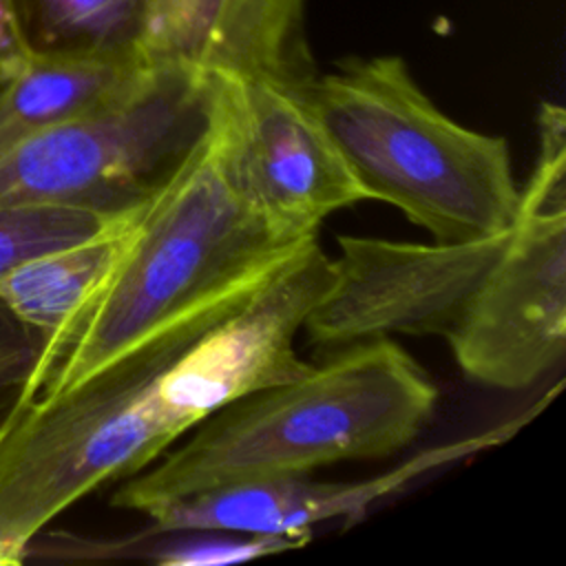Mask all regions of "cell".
<instances>
[{
	"label": "cell",
	"mask_w": 566,
	"mask_h": 566,
	"mask_svg": "<svg viewBox=\"0 0 566 566\" xmlns=\"http://www.w3.org/2000/svg\"><path fill=\"white\" fill-rule=\"evenodd\" d=\"M318 237L0 427V566L77 500L153 464L230 400L310 369L294 340L332 283Z\"/></svg>",
	"instance_id": "6da1fadb"
},
{
	"label": "cell",
	"mask_w": 566,
	"mask_h": 566,
	"mask_svg": "<svg viewBox=\"0 0 566 566\" xmlns=\"http://www.w3.org/2000/svg\"><path fill=\"white\" fill-rule=\"evenodd\" d=\"M310 239L281 232L239 188L214 91L206 130L142 201L104 283L42 347L22 402L73 387L186 314L261 281Z\"/></svg>",
	"instance_id": "7a4b0ae2"
},
{
	"label": "cell",
	"mask_w": 566,
	"mask_h": 566,
	"mask_svg": "<svg viewBox=\"0 0 566 566\" xmlns=\"http://www.w3.org/2000/svg\"><path fill=\"white\" fill-rule=\"evenodd\" d=\"M438 387L396 340L334 349L301 376L248 391L124 478L113 506L153 513L219 486L385 458L424 429Z\"/></svg>",
	"instance_id": "3957f363"
},
{
	"label": "cell",
	"mask_w": 566,
	"mask_h": 566,
	"mask_svg": "<svg viewBox=\"0 0 566 566\" xmlns=\"http://www.w3.org/2000/svg\"><path fill=\"white\" fill-rule=\"evenodd\" d=\"M305 93L367 199L396 206L444 243L513 226L520 188L506 139L442 113L398 55L347 60L312 75Z\"/></svg>",
	"instance_id": "277c9868"
},
{
	"label": "cell",
	"mask_w": 566,
	"mask_h": 566,
	"mask_svg": "<svg viewBox=\"0 0 566 566\" xmlns=\"http://www.w3.org/2000/svg\"><path fill=\"white\" fill-rule=\"evenodd\" d=\"M217 73L161 60L119 99L0 150V206H139L208 126Z\"/></svg>",
	"instance_id": "5b68a950"
},
{
	"label": "cell",
	"mask_w": 566,
	"mask_h": 566,
	"mask_svg": "<svg viewBox=\"0 0 566 566\" xmlns=\"http://www.w3.org/2000/svg\"><path fill=\"white\" fill-rule=\"evenodd\" d=\"M537 159L509 239L447 338L462 374L524 389L566 352V113L537 111Z\"/></svg>",
	"instance_id": "8992f818"
},
{
	"label": "cell",
	"mask_w": 566,
	"mask_h": 566,
	"mask_svg": "<svg viewBox=\"0 0 566 566\" xmlns=\"http://www.w3.org/2000/svg\"><path fill=\"white\" fill-rule=\"evenodd\" d=\"M509 232L455 243L340 234L332 283L303 321L307 340L332 352L391 334L447 340Z\"/></svg>",
	"instance_id": "52a82bcc"
},
{
	"label": "cell",
	"mask_w": 566,
	"mask_h": 566,
	"mask_svg": "<svg viewBox=\"0 0 566 566\" xmlns=\"http://www.w3.org/2000/svg\"><path fill=\"white\" fill-rule=\"evenodd\" d=\"M310 80V77H307ZM217 73V111L243 195L294 239L367 195L314 113L305 82Z\"/></svg>",
	"instance_id": "ba28073f"
},
{
	"label": "cell",
	"mask_w": 566,
	"mask_h": 566,
	"mask_svg": "<svg viewBox=\"0 0 566 566\" xmlns=\"http://www.w3.org/2000/svg\"><path fill=\"white\" fill-rule=\"evenodd\" d=\"M559 387L562 382L551 387L524 411L495 427L422 449L394 469L363 482H314L307 473L228 484L192 497L175 500L148 513V533L221 531L243 535L310 537L312 528L321 522L343 517L347 524H354L374 502L405 489L420 475L511 440L557 396Z\"/></svg>",
	"instance_id": "9c48e42d"
},
{
	"label": "cell",
	"mask_w": 566,
	"mask_h": 566,
	"mask_svg": "<svg viewBox=\"0 0 566 566\" xmlns=\"http://www.w3.org/2000/svg\"><path fill=\"white\" fill-rule=\"evenodd\" d=\"M24 55L170 60L188 0H4Z\"/></svg>",
	"instance_id": "30bf717a"
},
{
	"label": "cell",
	"mask_w": 566,
	"mask_h": 566,
	"mask_svg": "<svg viewBox=\"0 0 566 566\" xmlns=\"http://www.w3.org/2000/svg\"><path fill=\"white\" fill-rule=\"evenodd\" d=\"M303 0H188L170 60L221 75L312 77L301 44Z\"/></svg>",
	"instance_id": "8fae6325"
},
{
	"label": "cell",
	"mask_w": 566,
	"mask_h": 566,
	"mask_svg": "<svg viewBox=\"0 0 566 566\" xmlns=\"http://www.w3.org/2000/svg\"><path fill=\"white\" fill-rule=\"evenodd\" d=\"M155 62L93 55L4 57L0 69V150L46 126L97 111L130 88Z\"/></svg>",
	"instance_id": "7c38bea8"
},
{
	"label": "cell",
	"mask_w": 566,
	"mask_h": 566,
	"mask_svg": "<svg viewBox=\"0 0 566 566\" xmlns=\"http://www.w3.org/2000/svg\"><path fill=\"white\" fill-rule=\"evenodd\" d=\"M139 206L122 212L95 237L13 268L0 279V301L24 325L40 332L44 345L53 340L113 270Z\"/></svg>",
	"instance_id": "4fadbf2b"
},
{
	"label": "cell",
	"mask_w": 566,
	"mask_h": 566,
	"mask_svg": "<svg viewBox=\"0 0 566 566\" xmlns=\"http://www.w3.org/2000/svg\"><path fill=\"white\" fill-rule=\"evenodd\" d=\"M119 214L69 203L0 206V279L33 256L95 237Z\"/></svg>",
	"instance_id": "5bb4252c"
},
{
	"label": "cell",
	"mask_w": 566,
	"mask_h": 566,
	"mask_svg": "<svg viewBox=\"0 0 566 566\" xmlns=\"http://www.w3.org/2000/svg\"><path fill=\"white\" fill-rule=\"evenodd\" d=\"M44 338L0 301V427L22 402Z\"/></svg>",
	"instance_id": "9a60e30c"
},
{
	"label": "cell",
	"mask_w": 566,
	"mask_h": 566,
	"mask_svg": "<svg viewBox=\"0 0 566 566\" xmlns=\"http://www.w3.org/2000/svg\"><path fill=\"white\" fill-rule=\"evenodd\" d=\"M9 53H18V46H15L13 35H11L4 0H0V55H9Z\"/></svg>",
	"instance_id": "2e32d148"
},
{
	"label": "cell",
	"mask_w": 566,
	"mask_h": 566,
	"mask_svg": "<svg viewBox=\"0 0 566 566\" xmlns=\"http://www.w3.org/2000/svg\"><path fill=\"white\" fill-rule=\"evenodd\" d=\"M9 55H11V53H9ZM4 57H7V55H0V66H2V60H4Z\"/></svg>",
	"instance_id": "e0dca14e"
}]
</instances>
